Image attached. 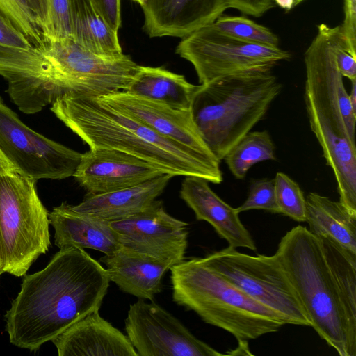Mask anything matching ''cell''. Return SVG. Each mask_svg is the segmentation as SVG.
<instances>
[{"instance_id": "obj_40", "label": "cell", "mask_w": 356, "mask_h": 356, "mask_svg": "<svg viewBox=\"0 0 356 356\" xmlns=\"http://www.w3.org/2000/svg\"><path fill=\"white\" fill-rule=\"evenodd\" d=\"M13 172H16L15 168L0 150V175Z\"/></svg>"}, {"instance_id": "obj_33", "label": "cell", "mask_w": 356, "mask_h": 356, "mask_svg": "<svg viewBox=\"0 0 356 356\" xmlns=\"http://www.w3.org/2000/svg\"><path fill=\"white\" fill-rule=\"evenodd\" d=\"M0 45L22 49L34 47L1 11H0Z\"/></svg>"}, {"instance_id": "obj_8", "label": "cell", "mask_w": 356, "mask_h": 356, "mask_svg": "<svg viewBox=\"0 0 356 356\" xmlns=\"http://www.w3.org/2000/svg\"><path fill=\"white\" fill-rule=\"evenodd\" d=\"M41 48L56 73L63 96L99 97L125 91L140 66L123 53L97 54L72 38L49 41Z\"/></svg>"}, {"instance_id": "obj_23", "label": "cell", "mask_w": 356, "mask_h": 356, "mask_svg": "<svg viewBox=\"0 0 356 356\" xmlns=\"http://www.w3.org/2000/svg\"><path fill=\"white\" fill-rule=\"evenodd\" d=\"M196 87V85L189 83L184 76L163 67L140 65L125 91L173 108L190 109Z\"/></svg>"}, {"instance_id": "obj_43", "label": "cell", "mask_w": 356, "mask_h": 356, "mask_svg": "<svg viewBox=\"0 0 356 356\" xmlns=\"http://www.w3.org/2000/svg\"><path fill=\"white\" fill-rule=\"evenodd\" d=\"M131 1L138 3L140 6V7L143 6L148 1V0H131Z\"/></svg>"}, {"instance_id": "obj_17", "label": "cell", "mask_w": 356, "mask_h": 356, "mask_svg": "<svg viewBox=\"0 0 356 356\" xmlns=\"http://www.w3.org/2000/svg\"><path fill=\"white\" fill-rule=\"evenodd\" d=\"M150 38H183L213 23L228 8L225 0H148L141 7Z\"/></svg>"}, {"instance_id": "obj_15", "label": "cell", "mask_w": 356, "mask_h": 356, "mask_svg": "<svg viewBox=\"0 0 356 356\" xmlns=\"http://www.w3.org/2000/svg\"><path fill=\"white\" fill-rule=\"evenodd\" d=\"M162 174L155 166L127 153L90 148L82 154L73 177L87 195H97L137 185Z\"/></svg>"}, {"instance_id": "obj_3", "label": "cell", "mask_w": 356, "mask_h": 356, "mask_svg": "<svg viewBox=\"0 0 356 356\" xmlns=\"http://www.w3.org/2000/svg\"><path fill=\"white\" fill-rule=\"evenodd\" d=\"M282 88L271 70L238 72L197 86L191 116L219 161L264 118Z\"/></svg>"}, {"instance_id": "obj_28", "label": "cell", "mask_w": 356, "mask_h": 356, "mask_svg": "<svg viewBox=\"0 0 356 356\" xmlns=\"http://www.w3.org/2000/svg\"><path fill=\"white\" fill-rule=\"evenodd\" d=\"M213 24L222 32L239 40L261 45L278 47L279 39L274 33L245 17L222 15Z\"/></svg>"}, {"instance_id": "obj_34", "label": "cell", "mask_w": 356, "mask_h": 356, "mask_svg": "<svg viewBox=\"0 0 356 356\" xmlns=\"http://www.w3.org/2000/svg\"><path fill=\"white\" fill-rule=\"evenodd\" d=\"M341 31L346 49L356 56V0H344Z\"/></svg>"}, {"instance_id": "obj_11", "label": "cell", "mask_w": 356, "mask_h": 356, "mask_svg": "<svg viewBox=\"0 0 356 356\" xmlns=\"http://www.w3.org/2000/svg\"><path fill=\"white\" fill-rule=\"evenodd\" d=\"M304 99L312 131L336 179L339 202L356 216V144L335 104L309 84Z\"/></svg>"}, {"instance_id": "obj_36", "label": "cell", "mask_w": 356, "mask_h": 356, "mask_svg": "<svg viewBox=\"0 0 356 356\" xmlns=\"http://www.w3.org/2000/svg\"><path fill=\"white\" fill-rule=\"evenodd\" d=\"M227 8L238 10L242 13L261 17L275 6L274 0H225Z\"/></svg>"}, {"instance_id": "obj_5", "label": "cell", "mask_w": 356, "mask_h": 356, "mask_svg": "<svg viewBox=\"0 0 356 356\" xmlns=\"http://www.w3.org/2000/svg\"><path fill=\"white\" fill-rule=\"evenodd\" d=\"M172 299L206 323L223 329L238 341L256 339L285 325L282 318L204 264L191 258L170 269Z\"/></svg>"}, {"instance_id": "obj_44", "label": "cell", "mask_w": 356, "mask_h": 356, "mask_svg": "<svg viewBox=\"0 0 356 356\" xmlns=\"http://www.w3.org/2000/svg\"><path fill=\"white\" fill-rule=\"evenodd\" d=\"M305 1L306 0H295V6H298V4L301 3Z\"/></svg>"}, {"instance_id": "obj_32", "label": "cell", "mask_w": 356, "mask_h": 356, "mask_svg": "<svg viewBox=\"0 0 356 356\" xmlns=\"http://www.w3.org/2000/svg\"><path fill=\"white\" fill-rule=\"evenodd\" d=\"M235 209L238 213L252 209H262L280 213L275 199L274 179H252L247 199Z\"/></svg>"}, {"instance_id": "obj_14", "label": "cell", "mask_w": 356, "mask_h": 356, "mask_svg": "<svg viewBox=\"0 0 356 356\" xmlns=\"http://www.w3.org/2000/svg\"><path fill=\"white\" fill-rule=\"evenodd\" d=\"M111 225L126 248L174 265L185 259L188 223L168 214L161 200L128 218L111 221Z\"/></svg>"}, {"instance_id": "obj_38", "label": "cell", "mask_w": 356, "mask_h": 356, "mask_svg": "<svg viewBox=\"0 0 356 356\" xmlns=\"http://www.w3.org/2000/svg\"><path fill=\"white\" fill-rule=\"evenodd\" d=\"M33 12L40 31L45 22L46 3L45 0H27Z\"/></svg>"}, {"instance_id": "obj_10", "label": "cell", "mask_w": 356, "mask_h": 356, "mask_svg": "<svg viewBox=\"0 0 356 356\" xmlns=\"http://www.w3.org/2000/svg\"><path fill=\"white\" fill-rule=\"evenodd\" d=\"M0 150L17 172L35 181L73 176L82 157L30 129L1 97Z\"/></svg>"}, {"instance_id": "obj_41", "label": "cell", "mask_w": 356, "mask_h": 356, "mask_svg": "<svg viewBox=\"0 0 356 356\" xmlns=\"http://www.w3.org/2000/svg\"><path fill=\"white\" fill-rule=\"evenodd\" d=\"M274 2L275 5L287 12L295 7V0H274Z\"/></svg>"}, {"instance_id": "obj_7", "label": "cell", "mask_w": 356, "mask_h": 356, "mask_svg": "<svg viewBox=\"0 0 356 356\" xmlns=\"http://www.w3.org/2000/svg\"><path fill=\"white\" fill-rule=\"evenodd\" d=\"M202 259L250 297L280 315L285 324L311 327L275 254L252 256L228 246Z\"/></svg>"}, {"instance_id": "obj_13", "label": "cell", "mask_w": 356, "mask_h": 356, "mask_svg": "<svg viewBox=\"0 0 356 356\" xmlns=\"http://www.w3.org/2000/svg\"><path fill=\"white\" fill-rule=\"evenodd\" d=\"M0 75L19 111L35 114L62 96L56 73L41 47L0 45Z\"/></svg>"}, {"instance_id": "obj_16", "label": "cell", "mask_w": 356, "mask_h": 356, "mask_svg": "<svg viewBox=\"0 0 356 356\" xmlns=\"http://www.w3.org/2000/svg\"><path fill=\"white\" fill-rule=\"evenodd\" d=\"M99 98L147 125L157 134L207 158L218 159L202 138L193 122L190 109L173 108L126 91H120Z\"/></svg>"}, {"instance_id": "obj_12", "label": "cell", "mask_w": 356, "mask_h": 356, "mask_svg": "<svg viewBox=\"0 0 356 356\" xmlns=\"http://www.w3.org/2000/svg\"><path fill=\"white\" fill-rule=\"evenodd\" d=\"M125 330L138 356H221L160 305L143 299L130 305Z\"/></svg>"}, {"instance_id": "obj_9", "label": "cell", "mask_w": 356, "mask_h": 356, "mask_svg": "<svg viewBox=\"0 0 356 356\" xmlns=\"http://www.w3.org/2000/svg\"><path fill=\"white\" fill-rule=\"evenodd\" d=\"M176 54L190 62L200 83L229 74L255 70H271L291 57L279 47L245 42L220 31L213 23L182 38Z\"/></svg>"}, {"instance_id": "obj_39", "label": "cell", "mask_w": 356, "mask_h": 356, "mask_svg": "<svg viewBox=\"0 0 356 356\" xmlns=\"http://www.w3.org/2000/svg\"><path fill=\"white\" fill-rule=\"evenodd\" d=\"M238 346L237 348L231 352H227L225 355H252L249 350L248 341H238Z\"/></svg>"}, {"instance_id": "obj_25", "label": "cell", "mask_w": 356, "mask_h": 356, "mask_svg": "<svg viewBox=\"0 0 356 356\" xmlns=\"http://www.w3.org/2000/svg\"><path fill=\"white\" fill-rule=\"evenodd\" d=\"M72 39L97 54H122L118 33L104 22L90 0H70Z\"/></svg>"}, {"instance_id": "obj_19", "label": "cell", "mask_w": 356, "mask_h": 356, "mask_svg": "<svg viewBox=\"0 0 356 356\" xmlns=\"http://www.w3.org/2000/svg\"><path fill=\"white\" fill-rule=\"evenodd\" d=\"M180 197L194 211L196 219L209 222L229 247L257 250L250 233L239 218V213L213 191L207 180L194 176L186 177L181 183Z\"/></svg>"}, {"instance_id": "obj_21", "label": "cell", "mask_w": 356, "mask_h": 356, "mask_svg": "<svg viewBox=\"0 0 356 356\" xmlns=\"http://www.w3.org/2000/svg\"><path fill=\"white\" fill-rule=\"evenodd\" d=\"M99 261L106 266L111 282L120 291L149 300L163 290V277L174 265L123 245L111 254H104Z\"/></svg>"}, {"instance_id": "obj_45", "label": "cell", "mask_w": 356, "mask_h": 356, "mask_svg": "<svg viewBox=\"0 0 356 356\" xmlns=\"http://www.w3.org/2000/svg\"><path fill=\"white\" fill-rule=\"evenodd\" d=\"M3 273H4V272H3L1 269H0V275H1Z\"/></svg>"}, {"instance_id": "obj_26", "label": "cell", "mask_w": 356, "mask_h": 356, "mask_svg": "<svg viewBox=\"0 0 356 356\" xmlns=\"http://www.w3.org/2000/svg\"><path fill=\"white\" fill-rule=\"evenodd\" d=\"M317 237L337 288L347 322L356 334V254L327 236Z\"/></svg>"}, {"instance_id": "obj_27", "label": "cell", "mask_w": 356, "mask_h": 356, "mask_svg": "<svg viewBox=\"0 0 356 356\" xmlns=\"http://www.w3.org/2000/svg\"><path fill=\"white\" fill-rule=\"evenodd\" d=\"M224 160L232 175L243 179L254 164L275 160V145L267 131H249L230 149Z\"/></svg>"}, {"instance_id": "obj_4", "label": "cell", "mask_w": 356, "mask_h": 356, "mask_svg": "<svg viewBox=\"0 0 356 356\" xmlns=\"http://www.w3.org/2000/svg\"><path fill=\"white\" fill-rule=\"evenodd\" d=\"M275 254L311 327L340 356H356V334L347 322L318 238L297 225L281 238Z\"/></svg>"}, {"instance_id": "obj_6", "label": "cell", "mask_w": 356, "mask_h": 356, "mask_svg": "<svg viewBox=\"0 0 356 356\" xmlns=\"http://www.w3.org/2000/svg\"><path fill=\"white\" fill-rule=\"evenodd\" d=\"M49 213L35 181L17 172L0 175V269L17 277L51 245Z\"/></svg>"}, {"instance_id": "obj_42", "label": "cell", "mask_w": 356, "mask_h": 356, "mask_svg": "<svg viewBox=\"0 0 356 356\" xmlns=\"http://www.w3.org/2000/svg\"><path fill=\"white\" fill-rule=\"evenodd\" d=\"M350 82L351 89L348 96L352 107L356 111V79L350 80Z\"/></svg>"}, {"instance_id": "obj_18", "label": "cell", "mask_w": 356, "mask_h": 356, "mask_svg": "<svg viewBox=\"0 0 356 356\" xmlns=\"http://www.w3.org/2000/svg\"><path fill=\"white\" fill-rule=\"evenodd\" d=\"M59 356H138L127 336L96 310L51 340Z\"/></svg>"}, {"instance_id": "obj_37", "label": "cell", "mask_w": 356, "mask_h": 356, "mask_svg": "<svg viewBox=\"0 0 356 356\" xmlns=\"http://www.w3.org/2000/svg\"><path fill=\"white\" fill-rule=\"evenodd\" d=\"M335 58L337 67L342 76L350 80L356 79V56L346 49L343 38L335 48Z\"/></svg>"}, {"instance_id": "obj_31", "label": "cell", "mask_w": 356, "mask_h": 356, "mask_svg": "<svg viewBox=\"0 0 356 356\" xmlns=\"http://www.w3.org/2000/svg\"><path fill=\"white\" fill-rule=\"evenodd\" d=\"M46 17L41 31L44 42L72 38L70 0H45Z\"/></svg>"}, {"instance_id": "obj_20", "label": "cell", "mask_w": 356, "mask_h": 356, "mask_svg": "<svg viewBox=\"0 0 356 356\" xmlns=\"http://www.w3.org/2000/svg\"><path fill=\"white\" fill-rule=\"evenodd\" d=\"M49 219L59 249L90 248L109 255L122 247L110 221L77 212L65 202L53 209Z\"/></svg>"}, {"instance_id": "obj_29", "label": "cell", "mask_w": 356, "mask_h": 356, "mask_svg": "<svg viewBox=\"0 0 356 356\" xmlns=\"http://www.w3.org/2000/svg\"><path fill=\"white\" fill-rule=\"evenodd\" d=\"M274 181L280 213L297 222H305L306 199L298 184L282 172L276 173Z\"/></svg>"}, {"instance_id": "obj_2", "label": "cell", "mask_w": 356, "mask_h": 356, "mask_svg": "<svg viewBox=\"0 0 356 356\" xmlns=\"http://www.w3.org/2000/svg\"><path fill=\"white\" fill-rule=\"evenodd\" d=\"M51 110L90 148L127 153L172 177L194 176L215 184L223 181L218 159L157 134L99 97L65 95L51 104Z\"/></svg>"}, {"instance_id": "obj_1", "label": "cell", "mask_w": 356, "mask_h": 356, "mask_svg": "<svg viewBox=\"0 0 356 356\" xmlns=\"http://www.w3.org/2000/svg\"><path fill=\"white\" fill-rule=\"evenodd\" d=\"M110 277L84 249H60L41 270L25 275L5 314L10 343L33 351L99 310Z\"/></svg>"}, {"instance_id": "obj_24", "label": "cell", "mask_w": 356, "mask_h": 356, "mask_svg": "<svg viewBox=\"0 0 356 356\" xmlns=\"http://www.w3.org/2000/svg\"><path fill=\"white\" fill-rule=\"evenodd\" d=\"M306 199V221L316 236H327L356 254V216L350 213L339 201L317 193Z\"/></svg>"}, {"instance_id": "obj_35", "label": "cell", "mask_w": 356, "mask_h": 356, "mask_svg": "<svg viewBox=\"0 0 356 356\" xmlns=\"http://www.w3.org/2000/svg\"><path fill=\"white\" fill-rule=\"evenodd\" d=\"M98 13L115 33L121 26V0H90Z\"/></svg>"}, {"instance_id": "obj_22", "label": "cell", "mask_w": 356, "mask_h": 356, "mask_svg": "<svg viewBox=\"0 0 356 356\" xmlns=\"http://www.w3.org/2000/svg\"><path fill=\"white\" fill-rule=\"evenodd\" d=\"M172 177L162 174L130 187L102 194H86L81 202L72 207L77 212L110 222L124 220L147 209L163 192Z\"/></svg>"}, {"instance_id": "obj_30", "label": "cell", "mask_w": 356, "mask_h": 356, "mask_svg": "<svg viewBox=\"0 0 356 356\" xmlns=\"http://www.w3.org/2000/svg\"><path fill=\"white\" fill-rule=\"evenodd\" d=\"M1 11L34 47L44 45L35 16L27 0H0Z\"/></svg>"}]
</instances>
